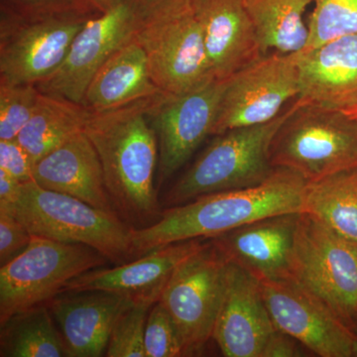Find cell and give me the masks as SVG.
<instances>
[{
  "mask_svg": "<svg viewBox=\"0 0 357 357\" xmlns=\"http://www.w3.org/2000/svg\"><path fill=\"white\" fill-rule=\"evenodd\" d=\"M157 96L91 112L84 129L100 156L117 215L134 229L153 225L162 213L154 184L159 143L150 122Z\"/></svg>",
  "mask_w": 357,
  "mask_h": 357,
  "instance_id": "6da1fadb",
  "label": "cell"
},
{
  "mask_svg": "<svg viewBox=\"0 0 357 357\" xmlns=\"http://www.w3.org/2000/svg\"><path fill=\"white\" fill-rule=\"evenodd\" d=\"M307 181L275 168L261 184L211 192L162 211L153 225L133 229L134 257L178 241L210 239L270 215L303 213Z\"/></svg>",
  "mask_w": 357,
  "mask_h": 357,
  "instance_id": "7a4b0ae2",
  "label": "cell"
},
{
  "mask_svg": "<svg viewBox=\"0 0 357 357\" xmlns=\"http://www.w3.org/2000/svg\"><path fill=\"white\" fill-rule=\"evenodd\" d=\"M1 210V208H0ZM33 236L65 243L84 244L115 265L134 257L133 227L69 195L44 189L34 181L23 183L8 210Z\"/></svg>",
  "mask_w": 357,
  "mask_h": 357,
  "instance_id": "3957f363",
  "label": "cell"
},
{
  "mask_svg": "<svg viewBox=\"0 0 357 357\" xmlns=\"http://www.w3.org/2000/svg\"><path fill=\"white\" fill-rule=\"evenodd\" d=\"M270 157L275 168L293 171L307 182L356 168L357 119L296 98L275 135Z\"/></svg>",
  "mask_w": 357,
  "mask_h": 357,
  "instance_id": "277c9868",
  "label": "cell"
},
{
  "mask_svg": "<svg viewBox=\"0 0 357 357\" xmlns=\"http://www.w3.org/2000/svg\"><path fill=\"white\" fill-rule=\"evenodd\" d=\"M290 109L291 105L266 123L217 135L173 185L167 203L178 206L204 195L244 189L267 180L275 170L270 157L272 142Z\"/></svg>",
  "mask_w": 357,
  "mask_h": 357,
  "instance_id": "5b68a950",
  "label": "cell"
},
{
  "mask_svg": "<svg viewBox=\"0 0 357 357\" xmlns=\"http://www.w3.org/2000/svg\"><path fill=\"white\" fill-rule=\"evenodd\" d=\"M109 259L84 244L33 236L17 257L0 267V326L30 307L48 304L66 286Z\"/></svg>",
  "mask_w": 357,
  "mask_h": 357,
  "instance_id": "8992f818",
  "label": "cell"
},
{
  "mask_svg": "<svg viewBox=\"0 0 357 357\" xmlns=\"http://www.w3.org/2000/svg\"><path fill=\"white\" fill-rule=\"evenodd\" d=\"M291 278L357 333V243L310 213H301Z\"/></svg>",
  "mask_w": 357,
  "mask_h": 357,
  "instance_id": "52a82bcc",
  "label": "cell"
},
{
  "mask_svg": "<svg viewBox=\"0 0 357 357\" xmlns=\"http://www.w3.org/2000/svg\"><path fill=\"white\" fill-rule=\"evenodd\" d=\"M229 266V259L206 239L176 268L162 291L158 301L177 326L185 356H199L213 338Z\"/></svg>",
  "mask_w": 357,
  "mask_h": 357,
  "instance_id": "ba28073f",
  "label": "cell"
},
{
  "mask_svg": "<svg viewBox=\"0 0 357 357\" xmlns=\"http://www.w3.org/2000/svg\"><path fill=\"white\" fill-rule=\"evenodd\" d=\"M299 93L295 53H268L227 79L211 135L273 121Z\"/></svg>",
  "mask_w": 357,
  "mask_h": 357,
  "instance_id": "9c48e42d",
  "label": "cell"
},
{
  "mask_svg": "<svg viewBox=\"0 0 357 357\" xmlns=\"http://www.w3.org/2000/svg\"><path fill=\"white\" fill-rule=\"evenodd\" d=\"M93 16L21 18L0 11V82L35 84L50 76Z\"/></svg>",
  "mask_w": 357,
  "mask_h": 357,
  "instance_id": "30bf717a",
  "label": "cell"
},
{
  "mask_svg": "<svg viewBox=\"0 0 357 357\" xmlns=\"http://www.w3.org/2000/svg\"><path fill=\"white\" fill-rule=\"evenodd\" d=\"M135 39L146 54L152 81L165 95H182L217 79L192 8L141 21Z\"/></svg>",
  "mask_w": 357,
  "mask_h": 357,
  "instance_id": "8fae6325",
  "label": "cell"
},
{
  "mask_svg": "<svg viewBox=\"0 0 357 357\" xmlns=\"http://www.w3.org/2000/svg\"><path fill=\"white\" fill-rule=\"evenodd\" d=\"M140 22L135 0H126L93 16L75 37L62 64L35 86L44 95L83 102L98 70L135 37Z\"/></svg>",
  "mask_w": 357,
  "mask_h": 357,
  "instance_id": "7c38bea8",
  "label": "cell"
},
{
  "mask_svg": "<svg viewBox=\"0 0 357 357\" xmlns=\"http://www.w3.org/2000/svg\"><path fill=\"white\" fill-rule=\"evenodd\" d=\"M275 328L321 357H352L357 333L292 278L260 281Z\"/></svg>",
  "mask_w": 357,
  "mask_h": 357,
  "instance_id": "4fadbf2b",
  "label": "cell"
},
{
  "mask_svg": "<svg viewBox=\"0 0 357 357\" xmlns=\"http://www.w3.org/2000/svg\"><path fill=\"white\" fill-rule=\"evenodd\" d=\"M227 79H213L182 95L162 93L150 112L158 136L161 180L185 165L211 129Z\"/></svg>",
  "mask_w": 357,
  "mask_h": 357,
  "instance_id": "5bb4252c",
  "label": "cell"
},
{
  "mask_svg": "<svg viewBox=\"0 0 357 357\" xmlns=\"http://www.w3.org/2000/svg\"><path fill=\"white\" fill-rule=\"evenodd\" d=\"M275 330L260 281L229 262L227 287L213 335L222 356L261 357Z\"/></svg>",
  "mask_w": 357,
  "mask_h": 357,
  "instance_id": "9a60e30c",
  "label": "cell"
},
{
  "mask_svg": "<svg viewBox=\"0 0 357 357\" xmlns=\"http://www.w3.org/2000/svg\"><path fill=\"white\" fill-rule=\"evenodd\" d=\"M301 213L270 215L210 241L229 262L243 268L259 281L291 278Z\"/></svg>",
  "mask_w": 357,
  "mask_h": 357,
  "instance_id": "2e32d148",
  "label": "cell"
},
{
  "mask_svg": "<svg viewBox=\"0 0 357 357\" xmlns=\"http://www.w3.org/2000/svg\"><path fill=\"white\" fill-rule=\"evenodd\" d=\"M206 239L161 246L123 264L89 270L66 286L64 292L107 291L126 299L156 303L176 268L203 248Z\"/></svg>",
  "mask_w": 357,
  "mask_h": 357,
  "instance_id": "e0dca14e",
  "label": "cell"
},
{
  "mask_svg": "<svg viewBox=\"0 0 357 357\" xmlns=\"http://www.w3.org/2000/svg\"><path fill=\"white\" fill-rule=\"evenodd\" d=\"M217 79H227L264 56L244 0H192Z\"/></svg>",
  "mask_w": 357,
  "mask_h": 357,
  "instance_id": "ac0fdd59",
  "label": "cell"
},
{
  "mask_svg": "<svg viewBox=\"0 0 357 357\" xmlns=\"http://www.w3.org/2000/svg\"><path fill=\"white\" fill-rule=\"evenodd\" d=\"M299 74L297 100L326 109L357 105V33L295 53Z\"/></svg>",
  "mask_w": 357,
  "mask_h": 357,
  "instance_id": "d6986e66",
  "label": "cell"
},
{
  "mask_svg": "<svg viewBox=\"0 0 357 357\" xmlns=\"http://www.w3.org/2000/svg\"><path fill=\"white\" fill-rule=\"evenodd\" d=\"M126 300L107 291L65 292L51 300L49 309L60 328L68 357L102 356Z\"/></svg>",
  "mask_w": 357,
  "mask_h": 357,
  "instance_id": "ffe728a7",
  "label": "cell"
},
{
  "mask_svg": "<svg viewBox=\"0 0 357 357\" xmlns=\"http://www.w3.org/2000/svg\"><path fill=\"white\" fill-rule=\"evenodd\" d=\"M33 181L117 215L107 192L102 162L84 131L47 154L33 167Z\"/></svg>",
  "mask_w": 357,
  "mask_h": 357,
  "instance_id": "44dd1931",
  "label": "cell"
},
{
  "mask_svg": "<svg viewBox=\"0 0 357 357\" xmlns=\"http://www.w3.org/2000/svg\"><path fill=\"white\" fill-rule=\"evenodd\" d=\"M150 76L147 56L135 37L112 54L89 83L82 105L105 112L162 95Z\"/></svg>",
  "mask_w": 357,
  "mask_h": 357,
  "instance_id": "7402d4cb",
  "label": "cell"
},
{
  "mask_svg": "<svg viewBox=\"0 0 357 357\" xmlns=\"http://www.w3.org/2000/svg\"><path fill=\"white\" fill-rule=\"evenodd\" d=\"M91 112L82 103L41 93L38 105L17 139L33 164L84 131Z\"/></svg>",
  "mask_w": 357,
  "mask_h": 357,
  "instance_id": "603a6c76",
  "label": "cell"
},
{
  "mask_svg": "<svg viewBox=\"0 0 357 357\" xmlns=\"http://www.w3.org/2000/svg\"><path fill=\"white\" fill-rule=\"evenodd\" d=\"M303 213L357 243V167L307 182Z\"/></svg>",
  "mask_w": 357,
  "mask_h": 357,
  "instance_id": "cb8c5ba5",
  "label": "cell"
},
{
  "mask_svg": "<svg viewBox=\"0 0 357 357\" xmlns=\"http://www.w3.org/2000/svg\"><path fill=\"white\" fill-rule=\"evenodd\" d=\"M312 0H244L264 55L270 50L294 54L309 38L305 13Z\"/></svg>",
  "mask_w": 357,
  "mask_h": 357,
  "instance_id": "d4e9b609",
  "label": "cell"
},
{
  "mask_svg": "<svg viewBox=\"0 0 357 357\" xmlns=\"http://www.w3.org/2000/svg\"><path fill=\"white\" fill-rule=\"evenodd\" d=\"M0 328L1 357H68L48 304L17 312Z\"/></svg>",
  "mask_w": 357,
  "mask_h": 357,
  "instance_id": "484cf974",
  "label": "cell"
},
{
  "mask_svg": "<svg viewBox=\"0 0 357 357\" xmlns=\"http://www.w3.org/2000/svg\"><path fill=\"white\" fill-rule=\"evenodd\" d=\"M312 2L314 7L307 21L309 38L304 50L357 33V0H312Z\"/></svg>",
  "mask_w": 357,
  "mask_h": 357,
  "instance_id": "4316f807",
  "label": "cell"
},
{
  "mask_svg": "<svg viewBox=\"0 0 357 357\" xmlns=\"http://www.w3.org/2000/svg\"><path fill=\"white\" fill-rule=\"evenodd\" d=\"M154 304L146 301L126 300L112 326L105 356L146 357L145 326Z\"/></svg>",
  "mask_w": 357,
  "mask_h": 357,
  "instance_id": "83f0119b",
  "label": "cell"
},
{
  "mask_svg": "<svg viewBox=\"0 0 357 357\" xmlns=\"http://www.w3.org/2000/svg\"><path fill=\"white\" fill-rule=\"evenodd\" d=\"M40 96L34 84L0 82V140L18 137L34 114Z\"/></svg>",
  "mask_w": 357,
  "mask_h": 357,
  "instance_id": "f1b7e54d",
  "label": "cell"
},
{
  "mask_svg": "<svg viewBox=\"0 0 357 357\" xmlns=\"http://www.w3.org/2000/svg\"><path fill=\"white\" fill-rule=\"evenodd\" d=\"M144 349L146 357L185 356L184 345L177 326L159 301L151 307L148 314Z\"/></svg>",
  "mask_w": 357,
  "mask_h": 357,
  "instance_id": "f546056e",
  "label": "cell"
},
{
  "mask_svg": "<svg viewBox=\"0 0 357 357\" xmlns=\"http://www.w3.org/2000/svg\"><path fill=\"white\" fill-rule=\"evenodd\" d=\"M0 11L21 18L102 13L91 0H0Z\"/></svg>",
  "mask_w": 357,
  "mask_h": 357,
  "instance_id": "4dcf8cb0",
  "label": "cell"
},
{
  "mask_svg": "<svg viewBox=\"0 0 357 357\" xmlns=\"http://www.w3.org/2000/svg\"><path fill=\"white\" fill-rule=\"evenodd\" d=\"M32 234L10 211L0 210V266L21 255L31 243Z\"/></svg>",
  "mask_w": 357,
  "mask_h": 357,
  "instance_id": "1f68e13d",
  "label": "cell"
},
{
  "mask_svg": "<svg viewBox=\"0 0 357 357\" xmlns=\"http://www.w3.org/2000/svg\"><path fill=\"white\" fill-rule=\"evenodd\" d=\"M33 167L31 157L17 138L0 140V170L23 184L33 181Z\"/></svg>",
  "mask_w": 357,
  "mask_h": 357,
  "instance_id": "d6a6232c",
  "label": "cell"
},
{
  "mask_svg": "<svg viewBox=\"0 0 357 357\" xmlns=\"http://www.w3.org/2000/svg\"><path fill=\"white\" fill-rule=\"evenodd\" d=\"M135 3L143 22L190 10L192 0H135Z\"/></svg>",
  "mask_w": 357,
  "mask_h": 357,
  "instance_id": "836d02e7",
  "label": "cell"
},
{
  "mask_svg": "<svg viewBox=\"0 0 357 357\" xmlns=\"http://www.w3.org/2000/svg\"><path fill=\"white\" fill-rule=\"evenodd\" d=\"M306 349L299 340L282 331L275 330L268 338L261 357H303L309 356Z\"/></svg>",
  "mask_w": 357,
  "mask_h": 357,
  "instance_id": "e575fe53",
  "label": "cell"
},
{
  "mask_svg": "<svg viewBox=\"0 0 357 357\" xmlns=\"http://www.w3.org/2000/svg\"><path fill=\"white\" fill-rule=\"evenodd\" d=\"M22 183L0 170V208L8 210L20 196Z\"/></svg>",
  "mask_w": 357,
  "mask_h": 357,
  "instance_id": "d590c367",
  "label": "cell"
},
{
  "mask_svg": "<svg viewBox=\"0 0 357 357\" xmlns=\"http://www.w3.org/2000/svg\"><path fill=\"white\" fill-rule=\"evenodd\" d=\"M91 1L103 13V11L112 8V7L117 6V4L121 3V2L126 1V0H91Z\"/></svg>",
  "mask_w": 357,
  "mask_h": 357,
  "instance_id": "8d00e7d4",
  "label": "cell"
},
{
  "mask_svg": "<svg viewBox=\"0 0 357 357\" xmlns=\"http://www.w3.org/2000/svg\"><path fill=\"white\" fill-rule=\"evenodd\" d=\"M352 357H357V338L354 340V344H352Z\"/></svg>",
  "mask_w": 357,
  "mask_h": 357,
  "instance_id": "74e56055",
  "label": "cell"
},
{
  "mask_svg": "<svg viewBox=\"0 0 357 357\" xmlns=\"http://www.w3.org/2000/svg\"><path fill=\"white\" fill-rule=\"evenodd\" d=\"M345 114H356V112H357V105L356 107H352V109H349V110H345Z\"/></svg>",
  "mask_w": 357,
  "mask_h": 357,
  "instance_id": "f35d334b",
  "label": "cell"
},
{
  "mask_svg": "<svg viewBox=\"0 0 357 357\" xmlns=\"http://www.w3.org/2000/svg\"><path fill=\"white\" fill-rule=\"evenodd\" d=\"M349 115H351V116H352V117H356V119H357V112H356V114H349Z\"/></svg>",
  "mask_w": 357,
  "mask_h": 357,
  "instance_id": "ab89813d",
  "label": "cell"
}]
</instances>
